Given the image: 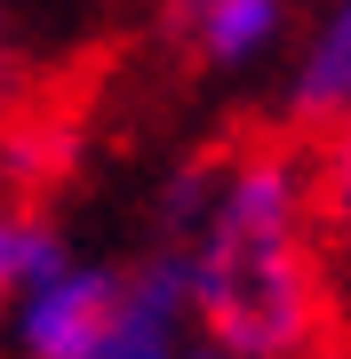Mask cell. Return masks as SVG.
<instances>
[{
	"instance_id": "obj_1",
	"label": "cell",
	"mask_w": 351,
	"mask_h": 359,
	"mask_svg": "<svg viewBox=\"0 0 351 359\" xmlns=\"http://www.w3.org/2000/svg\"><path fill=\"white\" fill-rule=\"evenodd\" d=\"M192 327L232 359H312L327 344V240L312 160L287 144L192 160L160 192Z\"/></svg>"
},
{
	"instance_id": "obj_2",
	"label": "cell",
	"mask_w": 351,
	"mask_h": 359,
	"mask_svg": "<svg viewBox=\"0 0 351 359\" xmlns=\"http://www.w3.org/2000/svg\"><path fill=\"white\" fill-rule=\"evenodd\" d=\"M184 335H192L184 264H176V248H152L144 264L120 271V295L80 359H184Z\"/></svg>"
},
{
	"instance_id": "obj_3",
	"label": "cell",
	"mask_w": 351,
	"mask_h": 359,
	"mask_svg": "<svg viewBox=\"0 0 351 359\" xmlns=\"http://www.w3.org/2000/svg\"><path fill=\"white\" fill-rule=\"evenodd\" d=\"M112 295H120V271L112 264H80L72 256L56 280L8 295V304H16V351H25V359H80L96 344V327H104Z\"/></svg>"
},
{
	"instance_id": "obj_4",
	"label": "cell",
	"mask_w": 351,
	"mask_h": 359,
	"mask_svg": "<svg viewBox=\"0 0 351 359\" xmlns=\"http://www.w3.org/2000/svg\"><path fill=\"white\" fill-rule=\"evenodd\" d=\"M176 32L192 40L200 65L216 72H247L287 40V0H200V8L176 16Z\"/></svg>"
},
{
	"instance_id": "obj_5",
	"label": "cell",
	"mask_w": 351,
	"mask_h": 359,
	"mask_svg": "<svg viewBox=\"0 0 351 359\" xmlns=\"http://www.w3.org/2000/svg\"><path fill=\"white\" fill-rule=\"evenodd\" d=\"M287 112L303 128H351V0H327L319 32L287 72Z\"/></svg>"
},
{
	"instance_id": "obj_6",
	"label": "cell",
	"mask_w": 351,
	"mask_h": 359,
	"mask_svg": "<svg viewBox=\"0 0 351 359\" xmlns=\"http://www.w3.org/2000/svg\"><path fill=\"white\" fill-rule=\"evenodd\" d=\"M72 264L64 231H56L48 216H32V208H8V295H25L40 280H56V271Z\"/></svg>"
},
{
	"instance_id": "obj_7",
	"label": "cell",
	"mask_w": 351,
	"mask_h": 359,
	"mask_svg": "<svg viewBox=\"0 0 351 359\" xmlns=\"http://www.w3.org/2000/svg\"><path fill=\"white\" fill-rule=\"evenodd\" d=\"M312 192H319V240L351 256V128H336V144L312 160Z\"/></svg>"
},
{
	"instance_id": "obj_8",
	"label": "cell",
	"mask_w": 351,
	"mask_h": 359,
	"mask_svg": "<svg viewBox=\"0 0 351 359\" xmlns=\"http://www.w3.org/2000/svg\"><path fill=\"white\" fill-rule=\"evenodd\" d=\"M16 112V48H8V32H0V120Z\"/></svg>"
},
{
	"instance_id": "obj_9",
	"label": "cell",
	"mask_w": 351,
	"mask_h": 359,
	"mask_svg": "<svg viewBox=\"0 0 351 359\" xmlns=\"http://www.w3.org/2000/svg\"><path fill=\"white\" fill-rule=\"evenodd\" d=\"M0 295H8V208H0Z\"/></svg>"
},
{
	"instance_id": "obj_10",
	"label": "cell",
	"mask_w": 351,
	"mask_h": 359,
	"mask_svg": "<svg viewBox=\"0 0 351 359\" xmlns=\"http://www.w3.org/2000/svg\"><path fill=\"white\" fill-rule=\"evenodd\" d=\"M184 359H232V351H216V344H184Z\"/></svg>"
},
{
	"instance_id": "obj_11",
	"label": "cell",
	"mask_w": 351,
	"mask_h": 359,
	"mask_svg": "<svg viewBox=\"0 0 351 359\" xmlns=\"http://www.w3.org/2000/svg\"><path fill=\"white\" fill-rule=\"evenodd\" d=\"M184 8H200V0H168V25H176V16H184Z\"/></svg>"
}]
</instances>
